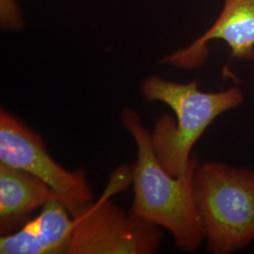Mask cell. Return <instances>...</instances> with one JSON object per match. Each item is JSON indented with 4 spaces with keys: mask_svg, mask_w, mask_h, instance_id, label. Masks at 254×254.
I'll return each mask as SVG.
<instances>
[{
    "mask_svg": "<svg viewBox=\"0 0 254 254\" xmlns=\"http://www.w3.org/2000/svg\"><path fill=\"white\" fill-rule=\"evenodd\" d=\"M121 119L137 150L132 168L134 200L130 214L168 230L179 251H198L205 235L194 194V175L199 166L197 155H192L186 173L173 176L158 160L152 134L136 110L125 108Z\"/></svg>",
    "mask_w": 254,
    "mask_h": 254,
    "instance_id": "6da1fadb",
    "label": "cell"
},
{
    "mask_svg": "<svg viewBox=\"0 0 254 254\" xmlns=\"http://www.w3.org/2000/svg\"><path fill=\"white\" fill-rule=\"evenodd\" d=\"M142 95L149 102H161L173 109L177 121L164 114L154 124L152 143L165 170L173 176L187 172L192 150L209 126L219 115L236 109L244 102L238 87L226 91H200L198 83L166 80L151 76L140 86Z\"/></svg>",
    "mask_w": 254,
    "mask_h": 254,
    "instance_id": "7a4b0ae2",
    "label": "cell"
},
{
    "mask_svg": "<svg viewBox=\"0 0 254 254\" xmlns=\"http://www.w3.org/2000/svg\"><path fill=\"white\" fill-rule=\"evenodd\" d=\"M194 194L211 254H233L254 241V170L218 161L199 165Z\"/></svg>",
    "mask_w": 254,
    "mask_h": 254,
    "instance_id": "3957f363",
    "label": "cell"
},
{
    "mask_svg": "<svg viewBox=\"0 0 254 254\" xmlns=\"http://www.w3.org/2000/svg\"><path fill=\"white\" fill-rule=\"evenodd\" d=\"M132 169L123 167L112 177L109 189L73 217V236L67 254H153L163 238L161 228L125 213L110 196L132 181Z\"/></svg>",
    "mask_w": 254,
    "mask_h": 254,
    "instance_id": "277c9868",
    "label": "cell"
},
{
    "mask_svg": "<svg viewBox=\"0 0 254 254\" xmlns=\"http://www.w3.org/2000/svg\"><path fill=\"white\" fill-rule=\"evenodd\" d=\"M0 163L45 182L73 217L92 202L86 173L61 166L47 152L41 136L4 108L0 109Z\"/></svg>",
    "mask_w": 254,
    "mask_h": 254,
    "instance_id": "5b68a950",
    "label": "cell"
},
{
    "mask_svg": "<svg viewBox=\"0 0 254 254\" xmlns=\"http://www.w3.org/2000/svg\"><path fill=\"white\" fill-rule=\"evenodd\" d=\"M220 40L231 49L230 60H254V0H224V7L216 22L191 45L162 60L163 64L193 70L207 60L208 44Z\"/></svg>",
    "mask_w": 254,
    "mask_h": 254,
    "instance_id": "8992f818",
    "label": "cell"
},
{
    "mask_svg": "<svg viewBox=\"0 0 254 254\" xmlns=\"http://www.w3.org/2000/svg\"><path fill=\"white\" fill-rule=\"evenodd\" d=\"M74 220L59 200H52L18 231L0 238L1 254H67Z\"/></svg>",
    "mask_w": 254,
    "mask_h": 254,
    "instance_id": "52a82bcc",
    "label": "cell"
},
{
    "mask_svg": "<svg viewBox=\"0 0 254 254\" xmlns=\"http://www.w3.org/2000/svg\"><path fill=\"white\" fill-rule=\"evenodd\" d=\"M55 200H59L58 196L45 182L25 171L0 163L1 236L15 232L33 211Z\"/></svg>",
    "mask_w": 254,
    "mask_h": 254,
    "instance_id": "ba28073f",
    "label": "cell"
}]
</instances>
